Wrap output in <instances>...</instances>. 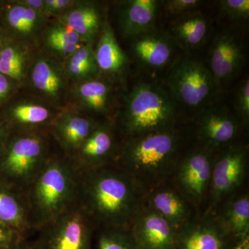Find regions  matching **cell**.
Listing matches in <instances>:
<instances>
[{
    "instance_id": "6da1fadb",
    "label": "cell",
    "mask_w": 249,
    "mask_h": 249,
    "mask_svg": "<svg viewBox=\"0 0 249 249\" xmlns=\"http://www.w3.org/2000/svg\"><path fill=\"white\" fill-rule=\"evenodd\" d=\"M79 173L78 201L96 227L130 229L146 191L115 165Z\"/></svg>"
},
{
    "instance_id": "7a4b0ae2",
    "label": "cell",
    "mask_w": 249,
    "mask_h": 249,
    "mask_svg": "<svg viewBox=\"0 0 249 249\" xmlns=\"http://www.w3.org/2000/svg\"><path fill=\"white\" fill-rule=\"evenodd\" d=\"M182 148L177 127L143 134L121 141L114 165L147 191L168 182Z\"/></svg>"
},
{
    "instance_id": "3957f363",
    "label": "cell",
    "mask_w": 249,
    "mask_h": 249,
    "mask_svg": "<svg viewBox=\"0 0 249 249\" xmlns=\"http://www.w3.org/2000/svg\"><path fill=\"white\" fill-rule=\"evenodd\" d=\"M79 190V172L55 151L22 193L34 231L76 204Z\"/></svg>"
},
{
    "instance_id": "277c9868",
    "label": "cell",
    "mask_w": 249,
    "mask_h": 249,
    "mask_svg": "<svg viewBox=\"0 0 249 249\" xmlns=\"http://www.w3.org/2000/svg\"><path fill=\"white\" fill-rule=\"evenodd\" d=\"M176 103L158 85L139 82L124 96V107L113 121L121 141L176 127Z\"/></svg>"
},
{
    "instance_id": "5b68a950",
    "label": "cell",
    "mask_w": 249,
    "mask_h": 249,
    "mask_svg": "<svg viewBox=\"0 0 249 249\" xmlns=\"http://www.w3.org/2000/svg\"><path fill=\"white\" fill-rule=\"evenodd\" d=\"M49 132H12L0 151V180L23 193L55 153Z\"/></svg>"
},
{
    "instance_id": "8992f818",
    "label": "cell",
    "mask_w": 249,
    "mask_h": 249,
    "mask_svg": "<svg viewBox=\"0 0 249 249\" xmlns=\"http://www.w3.org/2000/svg\"><path fill=\"white\" fill-rule=\"evenodd\" d=\"M248 147L240 142L214 154L207 198L201 215L212 214L241 189L248 171Z\"/></svg>"
},
{
    "instance_id": "52a82bcc",
    "label": "cell",
    "mask_w": 249,
    "mask_h": 249,
    "mask_svg": "<svg viewBox=\"0 0 249 249\" xmlns=\"http://www.w3.org/2000/svg\"><path fill=\"white\" fill-rule=\"evenodd\" d=\"M96 227L79 201L37 232L40 249H92Z\"/></svg>"
},
{
    "instance_id": "ba28073f",
    "label": "cell",
    "mask_w": 249,
    "mask_h": 249,
    "mask_svg": "<svg viewBox=\"0 0 249 249\" xmlns=\"http://www.w3.org/2000/svg\"><path fill=\"white\" fill-rule=\"evenodd\" d=\"M214 154L195 144L182 152L168 180L200 215L209 192Z\"/></svg>"
},
{
    "instance_id": "9c48e42d",
    "label": "cell",
    "mask_w": 249,
    "mask_h": 249,
    "mask_svg": "<svg viewBox=\"0 0 249 249\" xmlns=\"http://www.w3.org/2000/svg\"><path fill=\"white\" fill-rule=\"evenodd\" d=\"M24 87L31 96L43 100L63 110L70 92L63 62L52 58L40 48L34 49Z\"/></svg>"
},
{
    "instance_id": "30bf717a",
    "label": "cell",
    "mask_w": 249,
    "mask_h": 249,
    "mask_svg": "<svg viewBox=\"0 0 249 249\" xmlns=\"http://www.w3.org/2000/svg\"><path fill=\"white\" fill-rule=\"evenodd\" d=\"M167 85L175 101L192 109L202 107L218 88L208 67L193 59H185L175 65Z\"/></svg>"
},
{
    "instance_id": "8fae6325",
    "label": "cell",
    "mask_w": 249,
    "mask_h": 249,
    "mask_svg": "<svg viewBox=\"0 0 249 249\" xmlns=\"http://www.w3.org/2000/svg\"><path fill=\"white\" fill-rule=\"evenodd\" d=\"M51 19L18 0H0V29L9 40L36 49Z\"/></svg>"
},
{
    "instance_id": "7c38bea8",
    "label": "cell",
    "mask_w": 249,
    "mask_h": 249,
    "mask_svg": "<svg viewBox=\"0 0 249 249\" xmlns=\"http://www.w3.org/2000/svg\"><path fill=\"white\" fill-rule=\"evenodd\" d=\"M121 140L113 121H98L91 133L69 157L78 172L114 165Z\"/></svg>"
},
{
    "instance_id": "4fadbf2b",
    "label": "cell",
    "mask_w": 249,
    "mask_h": 249,
    "mask_svg": "<svg viewBox=\"0 0 249 249\" xmlns=\"http://www.w3.org/2000/svg\"><path fill=\"white\" fill-rule=\"evenodd\" d=\"M62 110L35 96L18 93L0 113L12 132H47Z\"/></svg>"
},
{
    "instance_id": "5bb4252c",
    "label": "cell",
    "mask_w": 249,
    "mask_h": 249,
    "mask_svg": "<svg viewBox=\"0 0 249 249\" xmlns=\"http://www.w3.org/2000/svg\"><path fill=\"white\" fill-rule=\"evenodd\" d=\"M245 126L229 109L211 107L201 113L196 124V145L216 153L237 143Z\"/></svg>"
},
{
    "instance_id": "9a60e30c",
    "label": "cell",
    "mask_w": 249,
    "mask_h": 249,
    "mask_svg": "<svg viewBox=\"0 0 249 249\" xmlns=\"http://www.w3.org/2000/svg\"><path fill=\"white\" fill-rule=\"evenodd\" d=\"M144 203L164 218L177 232L200 215L197 210L168 181L147 190Z\"/></svg>"
},
{
    "instance_id": "2e32d148",
    "label": "cell",
    "mask_w": 249,
    "mask_h": 249,
    "mask_svg": "<svg viewBox=\"0 0 249 249\" xmlns=\"http://www.w3.org/2000/svg\"><path fill=\"white\" fill-rule=\"evenodd\" d=\"M138 249H174L177 231L166 220L144 203L130 227Z\"/></svg>"
},
{
    "instance_id": "e0dca14e",
    "label": "cell",
    "mask_w": 249,
    "mask_h": 249,
    "mask_svg": "<svg viewBox=\"0 0 249 249\" xmlns=\"http://www.w3.org/2000/svg\"><path fill=\"white\" fill-rule=\"evenodd\" d=\"M236 243L208 214L198 216L177 232L174 249H229Z\"/></svg>"
},
{
    "instance_id": "ac0fdd59",
    "label": "cell",
    "mask_w": 249,
    "mask_h": 249,
    "mask_svg": "<svg viewBox=\"0 0 249 249\" xmlns=\"http://www.w3.org/2000/svg\"><path fill=\"white\" fill-rule=\"evenodd\" d=\"M243 62V47L240 39L230 31L218 34L210 46L208 68L218 86L235 78Z\"/></svg>"
},
{
    "instance_id": "d6986e66",
    "label": "cell",
    "mask_w": 249,
    "mask_h": 249,
    "mask_svg": "<svg viewBox=\"0 0 249 249\" xmlns=\"http://www.w3.org/2000/svg\"><path fill=\"white\" fill-rule=\"evenodd\" d=\"M113 101L109 81L100 78L70 87L65 109L78 111L97 119L109 115Z\"/></svg>"
},
{
    "instance_id": "ffe728a7",
    "label": "cell",
    "mask_w": 249,
    "mask_h": 249,
    "mask_svg": "<svg viewBox=\"0 0 249 249\" xmlns=\"http://www.w3.org/2000/svg\"><path fill=\"white\" fill-rule=\"evenodd\" d=\"M98 121L78 111L63 109L54 120L49 133L59 150L70 157L88 138Z\"/></svg>"
},
{
    "instance_id": "44dd1931",
    "label": "cell",
    "mask_w": 249,
    "mask_h": 249,
    "mask_svg": "<svg viewBox=\"0 0 249 249\" xmlns=\"http://www.w3.org/2000/svg\"><path fill=\"white\" fill-rule=\"evenodd\" d=\"M174 47L175 42L169 36L154 29L133 38L132 52L142 66L158 70L172 62Z\"/></svg>"
},
{
    "instance_id": "7402d4cb",
    "label": "cell",
    "mask_w": 249,
    "mask_h": 249,
    "mask_svg": "<svg viewBox=\"0 0 249 249\" xmlns=\"http://www.w3.org/2000/svg\"><path fill=\"white\" fill-rule=\"evenodd\" d=\"M97 40L94 53L100 76L103 75L107 80L119 79L127 70L129 59L118 43L107 19H104Z\"/></svg>"
},
{
    "instance_id": "603a6c76",
    "label": "cell",
    "mask_w": 249,
    "mask_h": 249,
    "mask_svg": "<svg viewBox=\"0 0 249 249\" xmlns=\"http://www.w3.org/2000/svg\"><path fill=\"white\" fill-rule=\"evenodd\" d=\"M211 214L236 242L249 237L248 191L239 190L219 205Z\"/></svg>"
},
{
    "instance_id": "cb8c5ba5",
    "label": "cell",
    "mask_w": 249,
    "mask_h": 249,
    "mask_svg": "<svg viewBox=\"0 0 249 249\" xmlns=\"http://www.w3.org/2000/svg\"><path fill=\"white\" fill-rule=\"evenodd\" d=\"M160 2L157 0L124 1L119 15V27L123 36L133 39L155 29Z\"/></svg>"
},
{
    "instance_id": "d4e9b609",
    "label": "cell",
    "mask_w": 249,
    "mask_h": 249,
    "mask_svg": "<svg viewBox=\"0 0 249 249\" xmlns=\"http://www.w3.org/2000/svg\"><path fill=\"white\" fill-rule=\"evenodd\" d=\"M58 19L78 34L85 43L93 44L97 40L104 22L96 3L78 0Z\"/></svg>"
},
{
    "instance_id": "484cf974",
    "label": "cell",
    "mask_w": 249,
    "mask_h": 249,
    "mask_svg": "<svg viewBox=\"0 0 249 249\" xmlns=\"http://www.w3.org/2000/svg\"><path fill=\"white\" fill-rule=\"evenodd\" d=\"M0 223L27 238L34 231L24 195L0 180Z\"/></svg>"
},
{
    "instance_id": "4316f807",
    "label": "cell",
    "mask_w": 249,
    "mask_h": 249,
    "mask_svg": "<svg viewBox=\"0 0 249 249\" xmlns=\"http://www.w3.org/2000/svg\"><path fill=\"white\" fill-rule=\"evenodd\" d=\"M85 44L80 36L65 23L53 19L42 34L39 47L52 58L63 62Z\"/></svg>"
},
{
    "instance_id": "83f0119b",
    "label": "cell",
    "mask_w": 249,
    "mask_h": 249,
    "mask_svg": "<svg viewBox=\"0 0 249 249\" xmlns=\"http://www.w3.org/2000/svg\"><path fill=\"white\" fill-rule=\"evenodd\" d=\"M207 18L199 11L177 18L170 28L169 36L175 43L186 50L199 48L207 40L210 33Z\"/></svg>"
},
{
    "instance_id": "f1b7e54d",
    "label": "cell",
    "mask_w": 249,
    "mask_h": 249,
    "mask_svg": "<svg viewBox=\"0 0 249 249\" xmlns=\"http://www.w3.org/2000/svg\"><path fill=\"white\" fill-rule=\"evenodd\" d=\"M94 45L85 43L63 62L70 87L101 77L95 57Z\"/></svg>"
},
{
    "instance_id": "f546056e",
    "label": "cell",
    "mask_w": 249,
    "mask_h": 249,
    "mask_svg": "<svg viewBox=\"0 0 249 249\" xmlns=\"http://www.w3.org/2000/svg\"><path fill=\"white\" fill-rule=\"evenodd\" d=\"M34 49L20 42L9 40L0 52V73L24 87Z\"/></svg>"
},
{
    "instance_id": "4dcf8cb0",
    "label": "cell",
    "mask_w": 249,
    "mask_h": 249,
    "mask_svg": "<svg viewBox=\"0 0 249 249\" xmlns=\"http://www.w3.org/2000/svg\"><path fill=\"white\" fill-rule=\"evenodd\" d=\"M95 236L97 249H138L130 229L98 227Z\"/></svg>"
},
{
    "instance_id": "1f68e13d",
    "label": "cell",
    "mask_w": 249,
    "mask_h": 249,
    "mask_svg": "<svg viewBox=\"0 0 249 249\" xmlns=\"http://www.w3.org/2000/svg\"><path fill=\"white\" fill-rule=\"evenodd\" d=\"M219 5L222 14L230 19L242 20L249 17V0H223Z\"/></svg>"
},
{
    "instance_id": "d6a6232c",
    "label": "cell",
    "mask_w": 249,
    "mask_h": 249,
    "mask_svg": "<svg viewBox=\"0 0 249 249\" xmlns=\"http://www.w3.org/2000/svg\"><path fill=\"white\" fill-rule=\"evenodd\" d=\"M236 116L245 127L249 122V81L244 80L239 87L235 95Z\"/></svg>"
},
{
    "instance_id": "836d02e7",
    "label": "cell",
    "mask_w": 249,
    "mask_h": 249,
    "mask_svg": "<svg viewBox=\"0 0 249 249\" xmlns=\"http://www.w3.org/2000/svg\"><path fill=\"white\" fill-rule=\"evenodd\" d=\"M202 3L199 0H170L165 2L167 14L177 18L196 11Z\"/></svg>"
},
{
    "instance_id": "e575fe53",
    "label": "cell",
    "mask_w": 249,
    "mask_h": 249,
    "mask_svg": "<svg viewBox=\"0 0 249 249\" xmlns=\"http://www.w3.org/2000/svg\"><path fill=\"white\" fill-rule=\"evenodd\" d=\"M76 0H43L42 14L49 19H58L64 16Z\"/></svg>"
},
{
    "instance_id": "d590c367",
    "label": "cell",
    "mask_w": 249,
    "mask_h": 249,
    "mask_svg": "<svg viewBox=\"0 0 249 249\" xmlns=\"http://www.w3.org/2000/svg\"><path fill=\"white\" fill-rule=\"evenodd\" d=\"M22 88L12 78L0 73V109L14 98Z\"/></svg>"
},
{
    "instance_id": "8d00e7d4",
    "label": "cell",
    "mask_w": 249,
    "mask_h": 249,
    "mask_svg": "<svg viewBox=\"0 0 249 249\" xmlns=\"http://www.w3.org/2000/svg\"><path fill=\"white\" fill-rule=\"evenodd\" d=\"M25 239L12 228L0 223V249H14Z\"/></svg>"
},
{
    "instance_id": "74e56055",
    "label": "cell",
    "mask_w": 249,
    "mask_h": 249,
    "mask_svg": "<svg viewBox=\"0 0 249 249\" xmlns=\"http://www.w3.org/2000/svg\"><path fill=\"white\" fill-rule=\"evenodd\" d=\"M11 133V129L0 113V151L7 142Z\"/></svg>"
},
{
    "instance_id": "f35d334b",
    "label": "cell",
    "mask_w": 249,
    "mask_h": 249,
    "mask_svg": "<svg viewBox=\"0 0 249 249\" xmlns=\"http://www.w3.org/2000/svg\"><path fill=\"white\" fill-rule=\"evenodd\" d=\"M20 4L42 14L43 0H18Z\"/></svg>"
},
{
    "instance_id": "ab89813d",
    "label": "cell",
    "mask_w": 249,
    "mask_h": 249,
    "mask_svg": "<svg viewBox=\"0 0 249 249\" xmlns=\"http://www.w3.org/2000/svg\"><path fill=\"white\" fill-rule=\"evenodd\" d=\"M12 249H40L36 242H29L25 239Z\"/></svg>"
},
{
    "instance_id": "60d3db41",
    "label": "cell",
    "mask_w": 249,
    "mask_h": 249,
    "mask_svg": "<svg viewBox=\"0 0 249 249\" xmlns=\"http://www.w3.org/2000/svg\"><path fill=\"white\" fill-rule=\"evenodd\" d=\"M229 249H249V237L237 242Z\"/></svg>"
},
{
    "instance_id": "b9f144b4",
    "label": "cell",
    "mask_w": 249,
    "mask_h": 249,
    "mask_svg": "<svg viewBox=\"0 0 249 249\" xmlns=\"http://www.w3.org/2000/svg\"><path fill=\"white\" fill-rule=\"evenodd\" d=\"M9 41V39H8V37L5 35L4 33L0 29V52H1L4 46L7 44Z\"/></svg>"
}]
</instances>
